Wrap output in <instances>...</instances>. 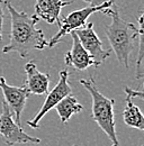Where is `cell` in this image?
<instances>
[{
    "label": "cell",
    "instance_id": "cell-20",
    "mask_svg": "<svg viewBox=\"0 0 144 146\" xmlns=\"http://www.w3.org/2000/svg\"><path fill=\"white\" fill-rule=\"evenodd\" d=\"M142 146H144V145H142Z\"/></svg>",
    "mask_w": 144,
    "mask_h": 146
},
{
    "label": "cell",
    "instance_id": "cell-2",
    "mask_svg": "<svg viewBox=\"0 0 144 146\" xmlns=\"http://www.w3.org/2000/svg\"><path fill=\"white\" fill-rule=\"evenodd\" d=\"M103 13L111 18V23L106 26L105 29L106 37L110 44V50L114 51L117 61L127 69L129 66V55L135 47L139 36L137 27L122 18L117 8H107L103 10Z\"/></svg>",
    "mask_w": 144,
    "mask_h": 146
},
{
    "label": "cell",
    "instance_id": "cell-19",
    "mask_svg": "<svg viewBox=\"0 0 144 146\" xmlns=\"http://www.w3.org/2000/svg\"><path fill=\"white\" fill-rule=\"evenodd\" d=\"M73 146H75V145H73Z\"/></svg>",
    "mask_w": 144,
    "mask_h": 146
},
{
    "label": "cell",
    "instance_id": "cell-6",
    "mask_svg": "<svg viewBox=\"0 0 144 146\" xmlns=\"http://www.w3.org/2000/svg\"><path fill=\"white\" fill-rule=\"evenodd\" d=\"M72 93V88L69 83V72L67 70H62L59 74V81L55 84L53 89L47 92V97L42 106V108L37 112L35 117L31 120H27V125L33 129H37L39 127V121L42 118L67 96Z\"/></svg>",
    "mask_w": 144,
    "mask_h": 146
},
{
    "label": "cell",
    "instance_id": "cell-12",
    "mask_svg": "<svg viewBox=\"0 0 144 146\" xmlns=\"http://www.w3.org/2000/svg\"><path fill=\"white\" fill-rule=\"evenodd\" d=\"M123 119L127 126L136 128L144 133V115L141 109L133 104L132 97L126 93L125 109L123 111Z\"/></svg>",
    "mask_w": 144,
    "mask_h": 146
},
{
    "label": "cell",
    "instance_id": "cell-5",
    "mask_svg": "<svg viewBox=\"0 0 144 146\" xmlns=\"http://www.w3.org/2000/svg\"><path fill=\"white\" fill-rule=\"evenodd\" d=\"M0 135L2 136L7 145L13 146L15 144H26L33 143L39 144L41 139L26 134L20 125H18L14 119V113L10 110L6 101H2L1 112H0Z\"/></svg>",
    "mask_w": 144,
    "mask_h": 146
},
{
    "label": "cell",
    "instance_id": "cell-9",
    "mask_svg": "<svg viewBox=\"0 0 144 146\" xmlns=\"http://www.w3.org/2000/svg\"><path fill=\"white\" fill-rule=\"evenodd\" d=\"M70 35L72 36V47L64 56V63L67 66H71L78 71L87 70L89 66L95 64L93 60L81 45L75 32H71Z\"/></svg>",
    "mask_w": 144,
    "mask_h": 146
},
{
    "label": "cell",
    "instance_id": "cell-8",
    "mask_svg": "<svg viewBox=\"0 0 144 146\" xmlns=\"http://www.w3.org/2000/svg\"><path fill=\"white\" fill-rule=\"evenodd\" d=\"M0 89L2 90L3 99L6 104L9 106L10 110L15 115V121L18 125H21V121H20L21 112L24 111L26 101L31 96V92L28 91V89L25 86L23 87L9 86L6 82L3 76L0 78Z\"/></svg>",
    "mask_w": 144,
    "mask_h": 146
},
{
    "label": "cell",
    "instance_id": "cell-17",
    "mask_svg": "<svg viewBox=\"0 0 144 146\" xmlns=\"http://www.w3.org/2000/svg\"><path fill=\"white\" fill-rule=\"evenodd\" d=\"M83 1H86V2H90V3H93L96 0H83Z\"/></svg>",
    "mask_w": 144,
    "mask_h": 146
},
{
    "label": "cell",
    "instance_id": "cell-4",
    "mask_svg": "<svg viewBox=\"0 0 144 146\" xmlns=\"http://www.w3.org/2000/svg\"><path fill=\"white\" fill-rule=\"evenodd\" d=\"M111 6H114V0H105L103 3L100 5H93L91 3L90 6H87L85 8L78 9L72 11L71 14H69L68 16L63 17L60 19V24H59V32L54 35L50 40H47V46L49 47H53L56 44H59L61 42V39L65 35L70 34L71 32L83 27L87 24V20L92 14H96L98 11H103L107 8H110Z\"/></svg>",
    "mask_w": 144,
    "mask_h": 146
},
{
    "label": "cell",
    "instance_id": "cell-1",
    "mask_svg": "<svg viewBox=\"0 0 144 146\" xmlns=\"http://www.w3.org/2000/svg\"><path fill=\"white\" fill-rule=\"evenodd\" d=\"M5 3L10 15L11 29L9 44L3 46L2 53L15 52L21 58H25L35 50H44L47 46V39L42 29L36 28L39 18L35 14L28 15L24 11H18L10 0H5Z\"/></svg>",
    "mask_w": 144,
    "mask_h": 146
},
{
    "label": "cell",
    "instance_id": "cell-10",
    "mask_svg": "<svg viewBox=\"0 0 144 146\" xmlns=\"http://www.w3.org/2000/svg\"><path fill=\"white\" fill-rule=\"evenodd\" d=\"M25 73H26V81L24 86L28 89L31 94L33 93L37 96H43L49 92V86H50L49 73L39 72L34 62L26 63Z\"/></svg>",
    "mask_w": 144,
    "mask_h": 146
},
{
    "label": "cell",
    "instance_id": "cell-3",
    "mask_svg": "<svg viewBox=\"0 0 144 146\" xmlns=\"http://www.w3.org/2000/svg\"><path fill=\"white\" fill-rule=\"evenodd\" d=\"M80 83L87 89V91L91 96V117L97 123V125L101 128V130L105 131V134L111 142V146H119V142L116 134V123L114 113L115 100L107 98L99 91L92 78L81 79Z\"/></svg>",
    "mask_w": 144,
    "mask_h": 146
},
{
    "label": "cell",
    "instance_id": "cell-11",
    "mask_svg": "<svg viewBox=\"0 0 144 146\" xmlns=\"http://www.w3.org/2000/svg\"><path fill=\"white\" fill-rule=\"evenodd\" d=\"M73 1L64 0H36L35 15L39 19H43L47 24H60L61 10L72 5Z\"/></svg>",
    "mask_w": 144,
    "mask_h": 146
},
{
    "label": "cell",
    "instance_id": "cell-18",
    "mask_svg": "<svg viewBox=\"0 0 144 146\" xmlns=\"http://www.w3.org/2000/svg\"><path fill=\"white\" fill-rule=\"evenodd\" d=\"M143 88H144V82H143Z\"/></svg>",
    "mask_w": 144,
    "mask_h": 146
},
{
    "label": "cell",
    "instance_id": "cell-7",
    "mask_svg": "<svg viewBox=\"0 0 144 146\" xmlns=\"http://www.w3.org/2000/svg\"><path fill=\"white\" fill-rule=\"evenodd\" d=\"M74 32L79 38L81 45L83 46V48L89 53L91 58L93 60L95 68H98L101 63H104L106 61L107 57L110 56L111 50L107 51L103 47V42L97 36V34L93 29L92 23H87L83 27L78 28Z\"/></svg>",
    "mask_w": 144,
    "mask_h": 146
},
{
    "label": "cell",
    "instance_id": "cell-13",
    "mask_svg": "<svg viewBox=\"0 0 144 146\" xmlns=\"http://www.w3.org/2000/svg\"><path fill=\"white\" fill-rule=\"evenodd\" d=\"M54 108L57 111V115L60 116L61 121L63 124H67L73 115L80 113L83 110V106L81 104H79V101L77 100L75 97L69 94V96L64 97Z\"/></svg>",
    "mask_w": 144,
    "mask_h": 146
},
{
    "label": "cell",
    "instance_id": "cell-15",
    "mask_svg": "<svg viewBox=\"0 0 144 146\" xmlns=\"http://www.w3.org/2000/svg\"><path fill=\"white\" fill-rule=\"evenodd\" d=\"M5 8H6L5 0H0V42L2 40V28H3V20H5Z\"/></svg>",
    "mask_w": 144,
    "mask_h": 146
},
{
    "label": "cell",
    "instance_id": "cell-14",
    "mask_svg": "<svg viewBox=\"0 0 144 146\" xmlns=\"http://www.w3.org/2000/svg\"><path fill=\"white\" fill-rule=\"evenodd\" d=\"M137 23H139V27H137V40H139V54L136 58V73L135 76L137 79L142 78L144 74V70L142 69V62L144 60V9L142 11H140V15L137 17Z\"/></svg>",
    "mask_w": 144,
    "mask_h": 146
},
{
    "label": "cell",
    "instance_id": "cell-16",
    "mask_svg": "<svg viewBox=\"0 0 144 146\" xmlns=\"http://www.w3.org/2000/svg\"><path fill=\"white\" fill-rule=\"evenodd\" d=\"M124 91H125V93L129 94L132 98H139V99H141V100L144 101V91L134 90V89H131V88H128V87H126L125 89H124Z\"/></svg>",
    "mask_w": 144,
    "mask_h": 146
}]
</instances>
